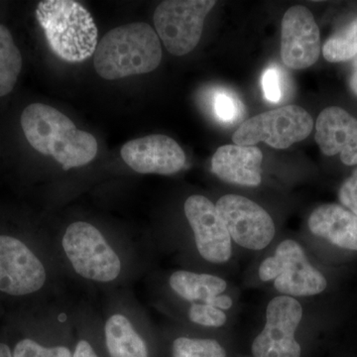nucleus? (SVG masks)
Segmentation results:
<instances>
[{
	"mask_svg": "<svg viewBox=\"0 0 357 357\" xmlns=\"http://www.w3.org/2000/svg\"><path fill=\"white\" fill-rule=\"evenodd\" d=\"M21 126L29 144L53 157L65 170L86 165L98 153L95 136L77 129L67 115L50 105H28L21 115Z\"/></svg>",
	"mask_w": 357,
	"mask_h": 357,
	"instance_id": "1",
	"label": "nucleus"
},
{
	"mask_svg": "<svg viewBox=\"0 0 357 357\" xmlns=\"http://www.w3.org/2000/svg\"><path fill=\"white\" fill-rule=\"evenodd\" d=\"M161 60L158 35L151 26L143 22L110 30L93 54L96 73L109 81L153 72Z\"/></svg>",
	"mask_w": 357,
	"mask_h": 357,
	"instance_id": "2",
	"label": "nucleus"
},
{
	"mask_svg": "<svg viewBox=\"0 0 357 357\" xmlns=\"http://www.w3.org/2000/svg\"><path fill=\"white\" fill-rule=\"evenodd\" d=\"M37 20L51 50L69 63H81L95 54L98 28L93 16L73 0H44L36 9Z\"/></svg>",
	"mask_w": 357,
	"mask_h": 357,
	"instance_id": "3",
	"label": "nucleus"
},
{
	"mask_svg": "<svg viewBox=\"0 0 357 357\" xmlns=\"http://www.w3.org/2000/svg\"><path fill=\"white\" fill-rule=\"evenodd\" d=\"M312 128L314 121L306 109L299 105H288L244 121L234 132L232 141L241 146L265 142L276 149H286L306 139Z\"/></svg>",
	"mask_w": 357,
	"mask_h": 357,
	"instance_id": "4",
	"label": "nucleus"
},
{
	"mask_svg": "<svg viewBox=\"0 0 357 357\" xmlns=\"http://www.w3.org/2000/svg\"><path fill=\"white\" fill-rule=\"evenodd\" d=\"M213 0H167L155 10L156 33L167 50L175 56L191 53L201 40L204 20Z\"/></svg>",
	"mask_w": 357,
	"mask_h": 357,
	"instance_id": "5",
	"label": "nucleus"
},
{
	"mask_svg": "<svg viewBox=\"0 0 357 357\" xmlns=\"http://www.w3.org/2000/svg\"><path fill=\"white\" fill-rule=\"evenodd\" d=\"M262 281L274 280L277 291L289 297H306L325 291L328 282L321 272L307 261L306 253L296 241H283L272 257L259 268Z\"/></svg>",
	"mask_w": 357,
	"mask_h": 357,
	"instance_id": "6",
	"label": "nucleus"
},
{
	"mask_svg": "<svg viewBox=\"0 0 357 357\" xmlns=\"http://www.w3.org/2000/svg\"><path fill=\"white\" fill-rule=\"evenodd\" d=\"M63 248L75 271L84 278L110 282L121 273L119 256L100 230L88 222L72 223L63 237Z\"/></svg>",
	"mask_w": 357,
	"mask_h": 357,
	"instance_id": "7",
	"label": "nucleus"
},
{
	"mask_svg": "<svg viewBox=\"0 0 357 357\" xmlns=\"http://www.w3.org/2000/svg\"><path fill=\"white\" fill-rule=\"evenodd\" d=\"M303 318L302 305L289 296L270 301L266 324L252 344L255 357H301L295 333Z\"/></svg>",
	"mask_w": 357,
	"mask_h": 357,
	"instance_id": "8",
	"label": "nucleus"
},
{
	"mask_svg": "<svg viewBox=\"0 0 357 357\" xmlns=\"http://www.w3.org/2000/svg\"><path fill=\"white\" fill-rule=\"evenodd\" d=\"M215 208L234 243L251 250H261L273 241L275 225L264 208L248 198L225 195Z\"/></svg>",
	"mask_w": 357,
	"mask_h": 357,
	"instance_id": "9",
	"label": "nucleus"
},
{
	"mask_svg": "<svg viewBox=\"0 0 357 357\" xmlns=\"http://www.w3.org/2000/svg\"><path fill=\"white\" fill-rule=\"evenodd\" d=\"M46 282V271L22 241L0 236V291L13 296L37 292Z\"/></svg>",
	"mask_w": 357,
	"mask_h": 357,
	"instance_id": "10",
	"label": "nucleus"
},
{
	"mask_svg": "<svg viewBox=\"0 0 357 357\" xmlns=\"http://www.w3.org/2000/svg\"><path fill=\"white\" fill-rule=\"evenodd\" d=\"M184 208L202 257L218 264L230 259L231 237L215 204L206 197L194 195L185 201Z\"/></svg>",
	"mask_w": 357,
	"mask_h": 357,
	"instance_id": "11",
	"label": "nucleus"
},
{
	"mask_svg": "<svg viewBox=\"0 0 357 357\" xmlns=\"http://www.w3.org/2000/svg\"><path fill=\"white\" fill-rule=\"evenodd\" d=\"M321 37L314 15L307 7L289 8L282 20L281 58L294 70L306 69L319 60Z\"/></svg>",
	"mask_w": 357,
	"mask_h": 357,
	"instance_id": "12",
	"label": "nucleus"
},
{
	"mask_svg": "<svg viewBox=\"0 0 357 357\" xmlns=\"http://www.w3.org/2000/svg\"><path fill=\"white\" fill-rule=\"evenodd\" d=\"M121 155L126 165L140 174L173 175L185 163L182 147L173 138L161 134L128 141Z\"/></svg>",
	"mask_w": 357,
	"mask_h": 357,
	"instance_id": "13",
	"label": "nucleus"
},
{
	"mask_svg": "<svg viewBox=\"0 0 357 357\" xmlns=\"http://www.w3.org/2000/svg\"><path fill=\"white\" fill-rule=\"evenodd\" d=\"M316 142L326 156L340 154L342 163L357 165V119L338 107H326L316 123Z\"/></svg>",
	"mask_w": 357,
	"mask_h": 357,
	"instance_id": "14",
	"label": "nucleus"
},
{
	"mask_svg": "<svg viewBox=\"0 0 357 357\" xmlns=\"http://www.w3.org/2000/svg\"><path fill=\"white\" fill-rule=\"evenodd\" d=\"M261 150L255 146L225 145L211 159V170L230 184L256 187L261 183Z\"/></svg>",
	"mask_w": 357,
	"mask_h": 357,
	"instance_id": "15",
	"label": "nucleus"
},
{
	"mask_svg": "<svg viewBox=\"0 0 357 357\" xmlns=\"http://www.w3.org/2000/svg\"><path fill=\"white\" fill-rule=\"evenodd\" d=\"M309 229L333 245L357 250V217L337 204H326L312 211Z\"/></svg>",
	"mask_w": 357,
	"mask_h": 357,
	"instance_id": "16",
	"label": "nucleus"
},
{
	"mask_svg": "<svg viewBox=\"0 0 357 357\" xmlns=\"http://www.w3.org/2000/svg\"><path fill=\"white\" fill-rule=\"evenodd\" d=\"M170 286L183 299L210 305L217 296L225 292L227 284L213 275L177 271L171 276Z\"/></svg>",
	"mask_w": 357,
	"mask_h": 357,
	"instance_id": "17",
	"label": "nucleus"
},
{
	"mask_svg": "<svg viewBox=\"0 0 357 357\" xmlns=\"http://www.w3.org/2000/svg\"><path fill=\"white\" fill-rule=\"evenodd\" d=\"M105 333L110 357H148L144 340L122 314L107 319Z\"/></svg>",
	"mask_w": 357,
	"mask_h": 357,
	"instance_id": "18",
	"label": "nucleus"
},
{
	"mask_svg": "<svg viewBox=\"0 0 357 357\" xmlns=\"http://www.w3.org/2000/svg\"><path fill=\"white\" fill-rule=\"evenodd\" d=\"M22 69V56L6 26L0 24V98L13 91Z\"/></svg>",
	"mask_w": 357,
	"mask_h": 357,
	"instance_id": "19",
	"label": "nucleus"
},
{
	"mask_svg": "<svg viewBox=\"0 0 357 357\" xmlns=\"http://www.w3.org/2000/svg\"><path fill=\"white\" fill-rule=\"evenodd\" d=\"M323 55L330 63L347 62L357 56V16L332 35L323 47Z\"/></svg>",
	"mask_w": 357,
	"mask_h": 357,
	"instance_id": "20",
	"label": "nucleus"
},
{
	"mask_svg": "<svg viewBox=\"0 0 357 357\" xmlns=\"http://www.w3.org/2000/svg\"><path fill=\"white\" fill-rule=\"evenodd\" d=\"M211 110L218 121L225 124H234L243 119V102L231 91L225 89L213 91L211 98Z\"/></svg>",
	"mask_w": 357,
	"mask_h": 357,
	"instance_id": "21",
	"label": "nucleus"
},
{
	"mask_svg": "<svg viewBox=\"0 0 357 357\" xmlns=\"http://www.w3.org/2000/svg\"><path fill=\"white\" fill-rule=\"evenodd\" d=\"M173 357H227L217 340L178 337L173 344Z\"/></svg>",
	"mask_w": 357,
	"mask_h": 357,
	"instance_id": "22",
	"label": "nucleus"
},
{
	"mask_svg": "<svg viewBox=\"0 0 357 357\" xmlns=\"http://www.w3.org/2000/svg\"><path fill=\"white\" fill-rule=\"evenodd\" d=\"M13 357H73L69 349L64 347H44L34 340L26 338L14 349Z\"/></svg>",
	"mask_w": 357,
	"mask_h": 357,
	"instance_id": "23",
	"label": "nucleus"
},
{
	"mask_svg": "<svg viewBox=\"0 0 357 357\" xmlns=\"http://www.w3.org/2000/svg\"><path fill=\"white\" fill-rule=\"evenodd\" d=\"M189 318L192 323L213 328H220L227 323V314L222 310L199 303H192L190 307Z\"/></svg>",
	"mask_w": 357,
	"mask_h": 357,
	"instance_id": "24",
	"label": "nucleus"
},
{
	"mask_svg": "<svg viewBox=\"0 0 357 357\" xmlns=\"http://www.w3.org/2000/svg\"><path fill=\"white\" fill-rule=\"evenodd\" d=\"M263 93L268 102L278 103L281 102L282 79L280 70L276 66H270L263 72L261 79Z\"/></svg>",
	"mask_w": 357,
	"mask_h": 357,
	"instance_id": "25",
	"label": "nucleus"
},
{
	"mask_svg": "<svg viewBox=\"0 0 357 357\" xmlns=\"http://www.w3.org/2000/svg\"><path fill=\"white\" fill-rule=\"evenodd\" d=\"M338 199L342 206L357 217V168L340 187Z\"/></svg>",
	"mask_w": 357,
	"mask_h": 357,
	"instance_id": "26",
	"label": "nucleus"
},
{
	"mask_svg": "<svg viewBox=\"0 0 357 357\" xmlns=\"http://www.w3.org/2000/svg\"><path fill=\"white\" fill-rule=\"evenodd\" d=\"M73 357H98V354L93 351L91 345L86 340H81L77 344L76 351H75Z\"/></svg>",
	"mask_w": 357,
	"mask_h": 357,
	"instance_id": "27",
	"label": "nucleus"
},
{
	"mask_svg": "<svg viewBox=\"0 0 357 357\" xmlns=\"http://www.w3.org/2000/svg\"><path fill=\"white\" fill-rule=\"evenodd\" d=\"M210 306L218 307V309L229 310L232 306L231 298L227 295H218L213 301H211Z\"/></svg>",
	"mask_w": 357,
	"mask_h": 357,
	"instance_id": "28",
	"label": "nucleus"
},
{
	"mask_svg": "<svg viewBox=\"0 0 357 357\" xmlns=\"http://www.w3.org/2000/svg\"><path fill=\"white\" fill-rule=\"evenodd\" d=\"M349 86H351V91L357 96V56L354 59V66H352Z\"/></svg>",
	"mask_w": 357,
	"mask_h": 357,
	"instance_id": "29",
	"label": "nucleus"
},
{
	"mask_svg": "<svg viewBox=\"0 0 357 357\" xmlns=\"http://www.w3.org/2000/svg\"><path fill=\"white\" fill-rule=\"evenodd\" d=\"M0 357H13L10 349L6 344H0Z\"/></svg>",
	"mask_w": 357,
	"mask_h": 357,
	"instance_id": "30",
	"label": "nucleus"
}]
</instances>
